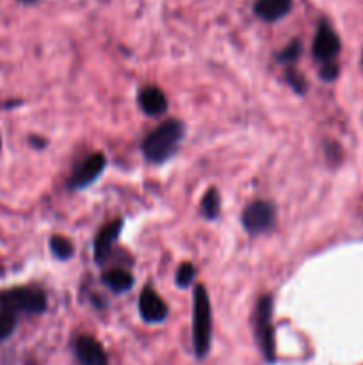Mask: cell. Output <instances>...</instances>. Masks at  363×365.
<instances>
[{"mask_svg": "<svg viewBox=\"0 0 363 365\" xmlns=\"http://www.w3.org/2000/svg\"><path fill=\"white\" fill-rule=\"evenodd\" d=\"M16 327V316L7 310H0V341L9 337Z\"/></svg>", "mask_w": 363, "mask_h": 365, "instance_id": "cell-16", "label": "cell"}, {"mask_svg": "<svg viewBox=\"0 0 363 365\" xmlns=\"http://www.w3.org/2000/svg\"><path fill=\"white\" fill-rule=\"evenodd\" d=\"M75 355L80 365H109L103 346L91 335H82L75 342Z\"/></svg>", "mask_w": 363, "mask_h": 365, "instance_id": "cell-8", "label": "cell"}, {"mask_svg": "<svg viewBox=\"0 0 363 365\" xmlns=\"http://www.w3.org/2000/svg\"><path fill=\"white\" fill-rule=\"evenodd\" d=\"M299 56H301V41H299V39H294L290 45L285 46V48L281 50V53L278 56V59L285 64H292L299 59Z\"/></svg>", "mask_w": 363, "mask_h": 365, "instance_id": "cell-17", "label": "cell"}, {"mask_svg": "<svg viewBox=\"0 0 363 365\" xmlns=\"http://www.w3.org/2000/svg\"><path fill=\"white\" fill-rule=\"evenodd\" d=\"M212 339V312L206 289L198 285L194 289V307H192V344L199 359L209 353Z\"/></svg>", "mask_w": 363, "mask_h": 365, "instance_id": "cell-2", "label": "cell"}, {"mask_svg": "<svg viewBox=\"0 0 363 365\" xmlns=\"http://www.w3.org/2000/svg\"><path fill=\"white\" fill-rule=\"evenodd\" d=\"M285 81H287L288 84H290V88L294 89L295 93H299V95H302V93L306 91V88H308L305 77H302L299 71H295L294 68H288V71L285 73Z\"/></svg>", "mask_w": 363, "mask_h": 365, "instance_id": "cell-18", "label": "cell"}, {"mask_svg": "<svg viewBox=\"0 0 363 365\" xmlns=\"http://www.w3.org/2000/svg\"><path fill=\"white\" fill-rule=\"evenodd\" d=\"M50 250L59 260H68L73 255V245H71L70 239L63 237V235H53L50 239Z\"/></svg>", "mask_w": 363, "mask_h": 365, "instance_id": "cell-15", "label": "cell"}, {"mask_svg": "<svg viewBox=\"0 0 363 365\" xmlns=\"http://www.w3.org/2000/svg\"><path fill=\"white\" fill-rule=\"evenodd\" d=\"M255 337L258 341L263 359L267 362H274L276 359V342H274L273 327V298L262 296L255 309Z\"/></svg>", "mask_w": 363, "mask_h": 365, "instance_id": "cell-3", "label": "cell"}, {"mask_svg": "<svg viewBox=\"0 0 363 365\" xmlns=\"http://www.w3.org/2000/svg\"><path fill=\"white\" fill-rule=\"evenodd\" d=\"M292 9V0H256L255 14L265 21H276L287 16Z\"/></svg>", "mask_w": 363, "mask_h": 365, "instance_id": "cell-11", "label": "cell"}, {"mask_svg": "<svg viewBox=\"0 0 363 365\" xmlns=\"http://www.w3.org/2000/svg\"><path fill=\"white\" fill-rule=\"evenodd\" d=\"M194 277H196L194 266H192V264H189V262H185V264H182L180 267H178L177 284L180 285V287H187V285L192 284Z\"/></svg>", "mask_w": 363, "mask_h": 365, "instance_id": "cell-19", "label": "cell"}, {"mask_svg": "<svg viewBox=\"0 0 363 365\" xmlns=\"http://www.w3.org/2000/svg\"><path fill=\"white\" fill-rule=\"evenodd\" d=\"M139 312L146 323H162L167 317V305L153 289H144L139 298Z\"/></svg>", "mask_w": 363, "mask_h": 365, "instance_id": "cell-9", "label": "cell"}, {"mask_svg": "<svg viewBox=\"0 0 363 365\" xmlns=\"http://www.w3.org/2000/svg\"><path fill=\"white\" fill-rule=\"evenodd\" d=\"M0 307L2 310L14 314H41L46 309L45 292L36 287H16L0 294Z\"/></svg>", "mask_w": 363, "mask_h": 365, "instance_id": "cell-4", "label": "cell"}, {"mask_svg": "<svg viewBox=\"0 0 363 365\" xmlns=\"http://www.w3.org/2000/svg\"><path fill=\"white\" fill-rule=\"evenodd\" d=\"M121 228H123V220H114L110 223H107L102 230L98 232V235L95 237V260L98 264H103L107 260V257L110 255V250H112L114 242L120 237Z\"/></svg>", "mask_w": 363, "mask_h": 365, "instance_id": "cell-10", "label": "cell"}, {"mask_svg": "<svg viewBox=\"0 0 363 365\" xmlns=\"http://www.w3.org/2000/svg\"><path fill=\"white\" fill-rule=\"evenodd\" d=\"M103 284L110 289L112 292H127L130 291L134 285V277L128 273L127 269H110L103 274Z\"/></svg>", "mask_w": 363, "mask_h": 365, "instance_id": "cell-13", "label": "cell"}, {"mask_svg": "<svg viewBox=\"0 0 363 365\" xmlns=\"http://www.w3.org/2000/svg\"><path fill=\"white\" fill-rule=\"evenodd\" d=\"M274 220H276V210L269 202H263V200L249 203L242 212V225L253 235L269 230L274 225Z\"/></svg>", "mask_w": 363, "mask_h": 365, "instance_id": "cell-5", "label": "cell"}, {"mask_svg": "<svg viewBox=\"0 0 363 365\" xmlns=\"http://www.w3.org/2000/svg\"><path fill=\"white\" fill-rule=\"evenodd\" d=\"M0 145H2V141H0Z\"/></svg>", "mask_w": 363, "mask_h": 365, "instance_id": "cell-21", "label": "cell"}, {"mask_svg": "<svg viewBox=\"0 0 363 365\" xmlns=\"http://www.w3.org/2000/svg\"><path fill=\"white\" fill-rule=\"evenodd\" d=\"M184 123L178 120H167L146 135L142 143V153L152 163H164L177 152L184 139Z\"/></svg>", "mask_w": 363, "mask_h": 365, "instance_id": "cell-1", "label": "cell"}, {"mask_svg": "<svg viewBox=\"0 0 363 365\" xmlns=\"http://www.w3.org/2000/svg\"><path fill=\"white\" fill-rule=\"evenodd\" d=\"M219 209H221V196L219 192H217V189H209V191L205 192V198H203L201 202V210L203 214H205V217H209V220H214V217H217V214H219Z\"/></svg>", "mask_w": 363, "mask_h": 365, "instance_id": "cell-14", "label": "cell"}, {"mask_svg": "<svg viewBox=\"0 0 363 365\" xmlns=\"http://www.w3.org/2000/svg\"><path fill=\"white\" fill-rule=\"evenodd\" d=\"M139 103H141V109L146 114H149V116L162 114L167 109L166 95L159 88H155V86H148V88H144L139 93Z\"/></svg>", "mask_w": 363, "mask_h": 365, "instance_id": "cell-12", "label": "cell"}, {"mask_svg": "<svg viewBox=\"0 0 363 365\" xmlns=\"http://www.w3.org/2000/svg\"><path fill=\"white\" fill-rule=\"evenodd\" d=\"M313 57L319 61H324V63H331L335 56L340 50V39L335 34L333 29L322 21L319 25V31H317L315 41H313Z\"/></svg>", "mask_w": 363, "mask_h": 365, "instance_id": "cell-7", "label": "cell"}, {"mask_svg": "<svg viewBox=\"0 0 363 365\" xmlns=\"http://www.w3.org/2000/svg\"><path fill=\"white\" fill-rule=\"evenodd\" d=\"M105 155L103 153H91L89 157H85L77 168H75L73 175L70 178V187L73 189H82L88 187L91 182H95L96 178L102 175V171L105 170Z\"/></svg>", "mask_w": 363, "mask_h": 365, "instance_id": "cell-6", "label": "cell"}, {"mask_svg": "<svg viewBox=\"0 0 363 365\" xmlns=\"http://www.w3.org/2000/svg\"><path fill=\"white\" fill-rule=\"evenodd\" d=\"M338 75V66L335 63H324L322 70H320V78H324V81H335Z\"/></svg>", "mask_w": 363, "mask_h": 365, "instance_id": "cell-20", "label": "cell"}]
</instances>
